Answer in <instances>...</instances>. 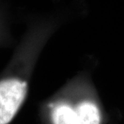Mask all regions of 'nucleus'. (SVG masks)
Instances as JSON below:
<instances>
[{"label": "nucleus", "mask_w": 124, "mask_h": 124, "mask_svg": "<svg viewBox=\"0 0 124 124\" xmlns=\"http://www.w3.org/2000/svg\"><path fill=\"white\" fill-rule=\"evenodd\" d=\"M52 120L54 124H100L101 115L93 102H81L74 107L60 103L53 108Z\"/></svg>", "instance_id": "1"}, {"label": "nucleus", "mask_w": 124, "mask_h": 124, "mask_svg": "<svg viewBox=\"0 0 124 124\" xmlns=\"http://www.w3.org/2000/svg\"><path fill=\"white\" fill-rule=\"evenodd\" d=\"M26 82L18 79L0 81V124H8L14 118L26 96Z\"/></svg>", "instance_id": "2"}]
</instances>
